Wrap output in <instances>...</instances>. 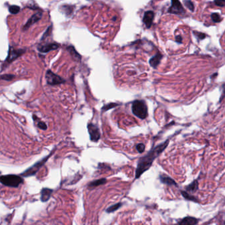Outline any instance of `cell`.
<instances>
[{"label": "cell", "mask_w": 225, "mask_h": 225, "mask_svg": "<svg viewBox=\"0 0 225 225\" xmlns=\"http://www.w3.org/2000/svg\"><path fill=\"white\" fill-rule=\"evenodd\" d=\"M169 144V140H167L164 143L156 146L148 152V153L139 159L137 163L136 171V178H139L143 173L148 171L152 166L153 161L164 151Z\"/></svg>", "instance_id": "cell-1"}, {"label": "cell", "mask_w": 225, "mask_h": 225, "mask_svg": "<svg viewBox=\"0 0 225 225\" xmlns=\"http://www.w3.org/2000/svg\"><path fill=\"white\" fill-rule=\"evenodd\" d=\"M132 112L135 115L141 119H145L148 116V108L143 100H135L131 107Z\"/></svg>", "instance_id": "cell-2"}, {"label": "cell", "mask_w": 225, "mask_h": 225, "mask_svg": "<svg viewBox=\"0 0 225 225\" xmlns=\"http://www.w3.org/2000/svg\"><path fill=\"white\" fill-rule=\"evenodd\" d=\"M0 182L3 185L11 188H18L19 185L24 182L23 176L15 175H2L0 177Z\"/></svg>", "instance_id": "cell-3"}, {"label": "cell", "mask_w": 225, "mask_h": 225, "mask_svg": "<svg viewBox=\"0 0 225 225\" xmlns=\"http://www.w3.org/2000/svg\"><path fill=\"white\" fill-rule=\"evenodd\" d=\"M26 50L23 49H15L12 46L9 47V49L8 51V57L5 59V60L2 65V71H3V69L6 68L9 65L12 63L13 61L16 60L17 58H19L20 56L25 53Z\"/></svg>", "instance_id": "cell-4"}, {"label": "cell", "mask_w": 225, "mask_h": 225, "mask_svg": "<svg viewBox=\"0 0 225 225\" xmlns=\"http://www.w3.org/2000/svg\"><path fill=\"white\" fill-rule=\"evenodd\" d=\"M53 153H54V152L52 151L51 154L48 155V156L45 157L44 158L42 159L39 161L36 162L35 164H34L33 166H31V167H29L28 169H27L26 171H25L23 172H22L21 174H20V175H21V176H23V177H29V176H32L35 175L37 173V172L39 171L40 169L43 167L44 165L48 161V160L52 156V155Z\"/></svg>", "instance_id": "cell-5"}, {"label": "cell", "mask_w": 225, "mask_h": 225, "mask_svg": "<svg viewBox=\"0 0 225 225\" xmlns=\"http://www.w3.org/2000/svg\"><path fill=\"white\" fill-rule=\"evenodd\" d=\"M46 79L47 84L51 86H56L64 84L65 81L60 76L55 74L51 70H48L46 73Z\"/></svg>", "instance_id": "cell-6"}, {"label": "cell", "mask_w": 225, "mask_h": 225, "mask_svg": "<svg viewBox=\"0 0 225 225\" xmlns=\"http://www.w3.org/2000/svg\"><path fill=\"white\" fill-rule=\"evenodd\" d=\"M90 140L92 141H98L100 138V132L98 127L92 123H89L87 126Z\"/></svg>", "instance_id": "cell-7"}, {"label": "cell", "mask_w": 225, "mask_h": 225, "mask_svg": "<svg viewBox=\"0 0 225 225\" xmlns=\"http://www.w3.org/2000/svg\"><path fill=\"white\" fill-rule=\"evenodd\" d=\"M168 13L176 15H182L185 13V9L179 0H172V5L168 9Z\"/></svg>", "instance_id": "cell-8"}, {"label": "cell", "mask_w": 225, "mask_h": 225, "mask_svg": "<svg viewBox=\"0 0 225 225\" xmlns=\"http://www.w3.org/2000/svg\"><path fill=\"white\" fill-rule=\"evenodd\" d=\"M42 17V11H38L36 13L34 14V15L30 17V18L28 20V21L27 22V23L24 25L23 30L24 31H26L27 30H28L29 28L33 25L34 24L36 23L37 22H39V20L41 19V18Z\"/></svg>", "instance_id": "cell-9"}, {"label": "cell", "mask_w": 225, "mask_h": 225, "mask_svg": "<svg viewBox=\"0 0 225 225\" xmlns=\"http://www.w3.org/2000/svg\"><path fill=\"white\" fill-rule=\"evenodd\" d=\"M60 47V45L57 43H50L45 45H39L37 49L40 53H46L50 51L56 50Z\"/></svg>", "instance_id": "cell-10"}, {"label": "cell", "mask_w": 225, "mask_h": 225, "mask_svg": "<svg viewBox=\"0 0 225 225\" xmlns=\"http://www.w3.org/2000/svg\"><path fill=\"white\" fill-rule=\"evenodd\" d=\"M155 17V13L152 11H147L145 13L143 21L147 29H149L153 25V22Z\"/></svg>", "instance_id": "cell-11"}, {"label": "cell", "mask_w": 225, "mask_h": 225, "mask_svg": "<svg viewBox=\"0 0 225 225\" xmlns=\"http://www.w3.org/2000/svg\"><path fill=\"white\" fill-rule=\"evenodd\" d=\"M53 192V190L48 188H44L41 190L40 199L41 202H46L50 199L52 196V193Z\"/></svg>", "instance_id": "cell-12"}, {"label": "cell", "mask_w": 225, "mask_h": 225, "mask_svg": "<svg viewBox=\"0 0 225 225\" xmlns=\"http://www.w3.org/2000/svg\"><path fill=\"white\" fill-rule=\"evenodd\" d=\"M198 223V220L193 217H187L183 218L177 225H196Z\"/></svg>", "instance_id": "cell-13"}, {"label": "cell", "mask_w": 225, "mask_h": 225, "mask_svg": "<svg viewBox=\"0 0 225 225\" xmlns=\"http://www.w3.org/2000/svg\"><path fill=\"white\" fill-rule=\"evenodd\" d=\"M162 58V55L160 53H158L157 55H155L149 60V64L153 68H157L158 65L160 64Z\"/></svg>", "instance_id": "cell-14"}, {"label": "cell", "mask_w": 225, "mask_h": 225, "mask_svg": "<svg viewBox=\"0 0 225 225\" xmlns=\"http://www.w3.org/2000/svg\"><path fill=\"white\" fill-rule=\"evenodd\" d=\"M160 180L161 182L163 184H167L169 186H177V184L176 182L173 180L172 178L169 177L168 176H166V175H161L160 176Z\"/></svg>", "instance_id": "cell-15"}, {"label": "cell", "mask_w": 225, "mask_h": 225, "mask_svg": "<svg viewBox=\"0 0 225 225\" xmlns=\"http://www.w3.org/2000/svg\"><path fill=\"white\" fill-rule=\"evenodd\" d=\"M67 51L70 52V55L72 56V57L74 59L75 61H80L81 59V55L79 54L76 50L75 49V47L73 46H69L67 47Z\"/></svg>", "instance_id": "cell-16"}, {"label": "cell", "mask_w": 225, "mask_h": 225, "mask_svg": "<svg viewBox=\"0 0 225 225\" xmlns=\"http://www.w3.org/2000/svg\"><path fill=\"white\" fill-rule=\"evenodd\" d=\"M106 182H107L106 179L105 178L96 180V181H94L91 182V183H89V188H95V187H97L98 186L105 184Z\"/></svg>", "instance_id": "cell-17"}, {"label": "cell", "mask_w": 225, "mask_h": 225, "mask_svg": "<svg viewBox=\"0 0 225 225\" xmlns=\"http://www.w3.org/2000/svg\"><path fill=\"white\" fill-rule=\"evenodd\" d=\"M186 189L187 192H196L197 189H198V182L197 180L192 182L191 184H189L188 186L186 187Z\"/></svg>", "instance_id": "cell-18"}, {"label": "cell", "mask_w": 225, "mask_h": 225, "mask_svg": "<svg viewBox=\"0 0 225 225\" xmlns=\"http://www.w3.org/2000/svg\"><path fill=\"white\" fill-rule=\"evenodd\" d=\"M60 11L67 16L70 15L73 12V7L71 5H62L60 7Z\"/></svg>", "instance_id": "cell-19"}, {"label": "cell", "mask_w": 225, "mask_h": 225, "mask_svg": "<svg viewBox=\"0 0 225 225\" xmlns=\"http://www.w3.org/2000/svg\"><path fill=\"white\" fill-rule=\"evenodd\" d=\"M181 193L182 196L185 199H186L187 200H189V201H192V202H198V199H197L195 197H194L193 196H192L190 195L189 193H188V192L186 191H182L181 192Z\"/></svg>", "instance_id": "cell-20"}, {"label": "cell", "mask_w": 225, "mask_h": 225, "mask_svg": "<svg viewBox=\"0 0 225 225\" xmlns=\"http://www.w3.org/2000/svg\"><path fill=\"white\" fill-rule=\"evenodd\" d=\"M33 119H34V121H35V120L38 121L37 126H38V127L39 128V129H42L43 130H46L47 129V125L46 124V123L42 122V121H40L35 115H33Z\"/></svg>", "instance_id": "cell-21"}, {"label": "cell", "mask_w": 225, "mask_h": 225, "mask_svg": "<svg viewBox=\"0 0 225 225\" xmlns=\"http://www.w3.org/2000/svg\"><path fill=\"white\" fill-rule=\"evenodd\" d=\"M122 203H117L116 204H114V205H112L109 207L108 208L106 209V212L108 213H113L114 211H117V209H119L121 207H122Z\"/></svg>", "instance_id": "cell-22"}, {"label": "cell", "mask_w": 225, "mask_h": 225, "mask_svg": "<svg viewBox=\"0 0 225 225\" xmlns=\"http://www.w3.org/2000/svg\"><path fill=\"white\" fill-rule=\"evenodd\" d=\"M120 104H117V103H108V104L105 105L102 107V112L106 111H108L110 109L114 108V107L118 106Z\"/></svg>", "instance_id": "cell-23"}, {"label": "cell", "mask_w": 225, "mask_h": 225, "mask_svg": "<svg viewBox=\"0 0 225 225\" xmlns=\"http://www.w3.org/2000/svg\"><path fill=\"white\" fill-rule=\"evenodd\" d=\"M20 7L17 5H11L9 8V13L13 14V15H16V14L19 13L20 12Z\"/></svg>", "instance_id": "cell-24"}, {"label": "cell", "mask_w": 225, "mask_h": 225, "mask_svg": "<svg viewBox=\"0 0 225 225\" xmlns=\"http://www.w3.org/2000/svg\"><path fill=\"white\" fill-rule=\"evenodd\" d=\"M183 3H184V5L190 10V11H194V5H193V3L192 1H190V0H184Z\"/></svg>", "instance_id": "cell-25"}, {"label": "cell", "mask_w": 225, "mask_h": 225, "mask_svg": "<svg viewBox=\"0 0 225 225\" xmlns=\"http://www.w3.org/2000/svg\"><path fill=\"white\" fill-rule=\"evenodd\" d=\"M15 77V75L11 74H3L1 76V79L5 81H11Z\"/></svg>", "instance_id": "cell-26"}, {"label": "cell", "mask_w": 225, "mask_h": 225, "mask_svg": "<svg viewBox=\"0 0 225 225\" xmlns=\"http://www.w3.org/2000/svg\"><path fill=\"white\" fill-rule=\"evenodd\" d=\"M211 19L214 23H219L221 21V17L218 13H213L211 15Z\"/></svg>", "instance_id": "cell-27"}, {"label": "cell", "mask_w": 225, "mask_h": 225, "mask_svg": "<svg viewBox=\"0 0 225 225\" xmlns=\"http://www.w3.org/2000/svg\"><path fill=\"white\" fill-rule=\"evenodd\" d=\"M136 149H137V150L138 152H139V153L142 154L145 151V145L143 144H142V143L138 144L137 145V146H136Z\"/></svg>", "instance_id": "cell-28"}, {"label": "cell", "mask_w": 225, "mask_h": 225, "mask_svg": "<svg viewBox=\"0 0 225 225\" xmlns=\"http://www.w3.org/2000/svg\"><path fill=\"white\" fill-rule=\"evenodd\" d=\"M215 5L219 7L225 6V0H214Z\"/></svg>", "instance_id": "cell-29"}, {"label": "cell", "mask_w": 225, "mask_h": 225, "mask_svg": "<svg viewBox=\"0 0 225 225\" xmlns=\"http://www.w3.org/2000/svg\"><path fill=\"white\" fill-rule=\"evenodd\" d=\"M51 29H52V26H50L49 28H48V29L46 30V32H44V34H43V36H42V40H44V39L46 38L48 35H49L50 33L51 32Z\"/></svg>", "instance_id": "cell-30"}, {"label": "cell", "mask_w": 225, "mask_h": 225, "mask_svg": "<svg viewBox=\"0 0 225 225\" xmlns=\"http://www.w3.org/2000/svg\"><path fill=\"white\" fill-rule=\"evenodd\" d=\"M225 98V83L222 85V94L220 96L219 102H220Z\"/></svg>", "instance_id": "cell-31"}, {"label": "cell", "mask_w": 225, "mask_h": 225, "mask_svg": "<svg viewBox=\"0 0 225 225\" xmlns=\"http://www.w3.org/2000/svg\"><path fill=\"white\" fill-rule=\"evenodd\" d=\"M197 37H198V38L199 40H203L204 38H205L206 35H205V34H203V33L198 32V33H197Z\"/></svg>", "instance_id": "cell-32"}, {"label": "cell", "mask_w": 225, "mask_h": 225, "mask_svg": "<svg viewBox=\"0 0 225 225\" xmlns=\"http://www.w3.org/2000/svg\"><path fill=\"white\" fill-rule=\"evenodd\" d=\"M176 42H178L179 44L182 43V38L180 36H178L176 37Z\"/></svg>", "instance_id": "cell-33"}, {"label": "cell", "mask_w": 225, "mask_h": 225, "mask_svg": "<svg viewBox=\"0 0 225 225\" xmlns=\"http://www.w3.org/2000/svg\"><path fill=\"white\" fill-rule=\"evenodd\" d=\"M88 1H93V0H88Z\"/></svg>", "instance_id": "cell-34"}]
</instances>
